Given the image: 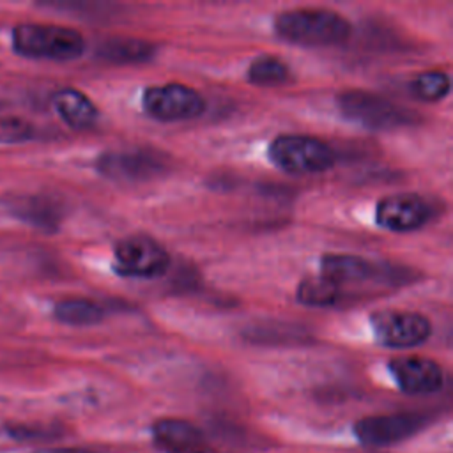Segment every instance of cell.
<instances>
[{
	"label": "cell",
	"instance_id": "cell-1",
	"mask_svg": "<svg viewBox=\"0 0 453 453\" xmlns=\"http://www.w3.org/2000/svg\"><path fill=\"white\" fill-rule=\"evenodd\" d=\"M276 34L299 46H334L350 37L352 25L345 16L324 7H296L274 18Z\"/></svg>",
	"mask_w": 453,
	"mask_h": 453
},
{
	"label": "cell",
	"instance_id": "cell-2",
	"mask_svg": "<svg viewBox=\"0 0 453 453\" xmlns=\"http://www.w3.org/2000/svg\"><path fill=\"white\" fill-rule=\"evenodd\" d=\"M12 50L27 58L74 60L85 51L83 35L64 25L19 23L12 28Z\"/></svg>",
	"mask_w": 453,
	"mask_h": 453
},
{
	"label": "cell",
	"instance_id": "cell-3",
	"mask_svg": "<svg viewBox=\"0 0 453 453\" xmlns=\"http://www.w3.org/2000/svg\"><path fill=\"white\" fill-rule=\"evenodd\" d=\"M267 154L276 168L292 175L320 173L336 163L331 145L310 134H280L271 142Z\"/></svg>",
	"mask_w": 453,
	"mask_h": 453
},
{
	"label": "cell",
	"instance_id": "cell-4",
	"mask_svg": "<svg viewBox=\"0 0 453 453\" xmlns=\"http://www.w3.org/2000/svg\"><path fill=\"white\" fill-rule=\"evenodd\" d=\"M340 113L366 129H393L412 122V111L389 99L361 88H349L336 96Z\"/></svg>",
	"mask_w": 453,
	"mask_h": 453
},
{
	"label": "cell",
	"instance_id": "cell-5",
	"mask_svg": "<svg viewBox=\"0 0 453 453\" xmlns=\"http://www.w3.org/2000/svg\"><path fill=\"white\" fill-rule=\"evenodd\" d=\"M115 271L127 278H156L166 273L170 255L165 246L147 234L120 239L115 248Z\"/></svg>",
	"mask_w": 453,
	"mask_h": 453
},
{
	"label": "cell",
	"instance_id": "cell-6",
	"mask_svg": "<svg viewBox=\"0 0 453 453\" xmlns=\"http://www.w3.org/2000/svg\"><path fill=\"white\" fill-rule=\"evenodd\" d=\"M143 110L156 120L175 122L202 115L207 108L203 96L184 83L150 85L143 90Z\"/></svg>",
	"mask_w": 453,
	"mask_h": 453
},
{
	"label": "cell",
	"instance_id": "cell-7",
	"mask_svg": "<svg viewBox=\"0 0 453 453\" xmlns=\"http://www.w3.org/2000/svg\"><path fill=\"white\" fill-rule=\"evenodd\" d=\"M370 324L375 340L389 349H411L432 334L430 320L418 311L377 310L372 313Z\"/></svg>",
	"mask_w": 453,
	"mask_h": 453
},
{
	"label": "cell",
	"instance_id": "cell-8",
	"mask_svg": "<svg viewBox=\"0 0 453 453\" xmlns=\"http://www.w3.org/2000/svg\"><path fill=\"white\" fill-rule=\"evenodd\" d=\"M430 216L428 203L414 193L384 196L375 205V221L391 232H411L421 228Z\"/></svg>",
	"mask_w": 453,
	"mask_h": 453
},
{
	"label": "cell",
	"instance_id": "cell-9",
	"mask_svg": "<svg viewBox=\"0 0 453 453\" xmlns=\"http://www.w3.org/2000/svg\"><path fill=\"white\" fill-rule=\"evenodd\" d=\"M97 172L111 180H145L165 170V165L156 152L145 149L113 150L97 157Z\"/></svg>",
	"mask_w": 453,
	"mask_h": 453
},
{
	"label": "cell",
	"instance_id": "cell-10",
	"mask_svg": "<svg viewBox=\"0 0 453 453\" xmlns=\"http://www.w3.org/2000/svg\"><path fill=\"white\" fill-rule=\"evenodd\" d=\"M421 414L400 412L384 416H368L354 425L356 437L368 446H388L400 442L423 426Z\"/></svg>",
	"mask_w": 453,
	"mask_h": 453
},
{
	"label": "cell",
	"instance_id": "cell-11",
	"mask_svg": "<svg viewBox=\"0 0 453 453\" xmlns=\"http://www.w3.org/2000/svg\"><path fill=\"white\" fill-rule=\"evenodd\" d=\"M389 370L402 391L409 395H428L441 389L442 368L430 357L402 356L389 361Z\"/></svg>",
	"mask_w": 453,
	"mask_h": 453
},
{
	"label": "cell",
	"instance_id": "cell-12",
	"mask_svg": "<svg viewBox=\"0 0 453 453\" xmlns=\"http://www.w3.org/2000/svg\"><path fill=\"white\" fill-rule=\"evenodd\" d=\"M5 205L11 211V214L46 232L57 230L62 218L60 207L48 196H41V195L7 196Z\"/></svg>",
	"mask_w": 453,
	"mask_h": 453
},
{
	"label": "cell",
	"instance_id": "cell-13",
	"mask_svg": "<svg viewBox=\"0 0 453 453\" xmlns=\"http://www.w3.org/2000/svg\"><path fill=\"white\" fill-rule=\"evenodd\" d=\"M51 103L58 117L73 129H88L99 117V110L92 99L73 87L57 90L51 97Z\"/></svg>",
	"mask_w": 453,
	"mask_h": 453
},
{
	"label": "cell",
	"instance_id": "cell-14",
	"mask_svg": "<svg viewBox=\"0 0 453 453\" xmlns=\"http://www.w3.org/2000/svg\"><path fill=\"white\" fill-rule=\"evenodd\" d=\"M373 265L357 255L349 253H327L320 258V276L338 285L340 288L347 283H356L370 278Z\"/></svg>",
	"mask_w": 453,
	"mask_h": 453
},
{
	"label": "cell",
	"instance_id": "cell-15",
	"mask_svg": "<svg viewBox=\"0 0 453 453\" xmlns=\"http://www.w3.org/2000/svg\"><path fill=\"white\" fill-rule=\"evenodd\" d=\"M152 434L154 441L168 453L203 442L202 432L193 423L177 418H165L156 421L152 426Z\"/></svg>",
	"mask_w": 453,
	"mask_h": 453
},
{
	"label": "cell",
	"instance_id": "cell-16",
	"mask_svg": "<svg viewBox=\"0 0 453 453\" xmlns=\"http://www.w3.org/2000/svg\"><path fill=\"white\" fill-rule=\"evenodd\" d=\"M53 315L62 324L69 326H92L103 320L104 310L85 297H67L55 304Z\"/></svg>",
	"mask_w": 453,
	"mask_h": 453
},
{
	"label": "cell",
	"instance_id": "cell-17",
	"mask_svg": "<svg viewBox=\"0 0 453 453\" xmlns=\"http://www.w3.org/2000/svg\"><path fill=\"white\" fill-rule=\"evenodd\" d=\"M156 53V46L149 41L133 37H113L103 42L99 55L111 62H142Z\"/></svg>",
	"mask_w": 453,
	"mask_h": 453
},
{
	"label": "cell",
	"instance_id": "cell-18",
	"mask_svg": "<svg viewBox=\"0 0 453 453\" xmlns=\"http://www.w3.org/2000/svg\"><path fill=\"white\" fill-rule=\"evenodd\" d=\"M342 296V288L324 276H308L304 278L296 290V299L304 306L326 308L338 303Z\"/></svg>",
	"mask_w": 453,
	"mask_h": 453
},
{
	"label": "cell",
	"instance_id": "cell-19",
	"mask_svg": "<svg viewBox=\"0 0 453 453\" xmlns=\"http://www.w3.org/2000/svg\"><path fill=\"white\" fill-rule=\"evenodd\" d=\"M290 76L288 65L274 55H260L248 67V80L253 85L274 87L285 83Z\"/></svg>",
	"mask_w": 453,
	"mask_h": 453
},
{
	"label": "cell",
	"instance_id": "cell-20",
	"mask_svg": "<svg viewBox=\"0 0 453 453\" xmlns=\"http://www.w3.org/2000/svg\"><path fill=\"white\" fill-rule=\"evenodd\" d=\"M451 81L442 71H425L419 73L411 81V92L421 101H441L449 94Z\"/></svg>",
	"mask_w": 453,
	"mask_h": 453
},
{
	"label": "cell",
	"instance_id": "cell-21",
	"mask_svg": "<svg viewBox=\"0 0 453 453\" xmlns=\"http://www.w3.org/2000/svg\"><path fill=\"white\" fill-rule=\"evenodd\" d=\"M34 136V126L16 115L0 117V143H23Z\"/></svg>",
	"mask_w": 453,
	"mask_h": 453
},
{
	"label": "cell",
	"instance_id": "cell-22",
	"mask_svg": "<svg viewBox=\"0 0 453 453\" xmlns=\"http://www.w3.org/2000/svg\"><path fill=\"white\" fill-rule=\"evenodd\" d=\"M173 453H216L212 448L205 446L203 442H198V444H193V446H188V448H182L179 451H173Z\"/></svg>",
	"mask_w": 453,
	"mask_h": 453
},
{
	"label": "cell",
	"instance_id": "cell-23",
	"mask_svg": "<svg viewBox=\"0 0 453 453\" xmlns=\"http://www.w3.org/2000/svg\"><path fill=\"white\" fill-rule=\"evenodd\" d=\"M37 453H85L80 449H41Z\"/></svg>",
	"mask_w": 453,
	"mask_h": 453
}]
</instances>
